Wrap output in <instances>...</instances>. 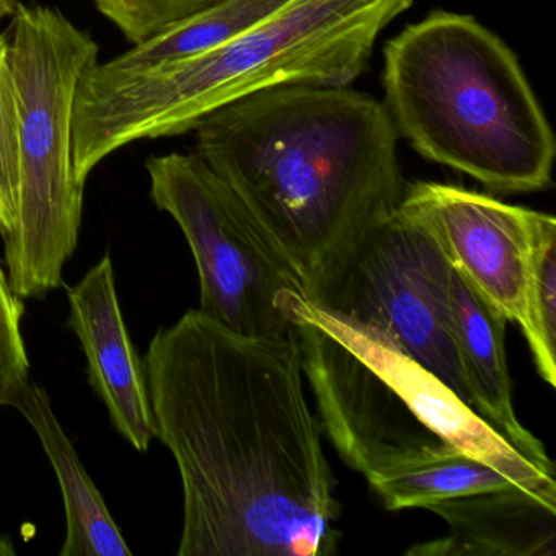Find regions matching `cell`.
<instances>
[{
	"label": "cell",
	"mask_w": 556,
	"mask_h": 556,
	"mask_svg": "<svg viewBox=\"0 0 556 556\" xmlns=\"http://www.w3.org/2000/svg\"><path fill=\"white\" fill-rule=\"evenodd\" d=\"M144 370L184 488L178 556L337 552V481L298 334L243 337L193 308L155 333Z\"/></svg>",
	"instance_id": "cell-1"
},
{
	"label": "cell",
	"mask_w": 556,
	"mask_h": 556,
	"mask_svg": "<svg viewBox=\"0 0 556 556\" xmlns=\"http://www.w3.org/2000/svg\"><path fill=\"white\" fill-rule=\"evenodd\" d=\"M193 131L194 154L245 204L308 298L405 194L389 112L350 87L265 90L210 113Z\"/></svg>",
	"instance_id": "cell-2"
},
{
	"label": "cell",
	"mask_w": 556,
	"mask_h": 556,
	"mask_svg": "<svg viewBox=\"0 0 556 556\" xmlns=\"http://www.w3.org/2000/svg\"><path fill=\"white\" fill-rule=\"evenodd\" d=\"M415 0H288L220 47L135 76L92 67L73 116V172L86 187L97 165L141 139L193 131L210 113L265 90L350 87L374 47Z\"/></svg>",
	"instance_id": "cell-3"
},
{
	"label": "cell",
	"mask_w": 556,
	"mask_h": 556,
	"mask_svg": "<svg viewBox=\"0 0 556 556\" xmlns=\"http://www.w3.org/2000/svg\"><path fill=\"white\" fill-rule=\"evenodd\" d=\"M383 106L421 157L497 193L553 185L556 141L519 58L471 15L434 11L383 48Z\"/></svg>",
	"instance_id": "cell-4"
},
{
	"label": "cell",
	"mask_w": 556,
	"mask_h": 556,
	"mask_svg": "<svg viewBox=\"0 0 556 556\" xmlns=\"http://www.w3.org/2000/svg\"><path fill=\"white\" fill-rule=\"evenodd\" d=\"M295 330L321 429L341 460L367 481L431 455L462 451L556 501L555 468L517 451L376 328L308 299L299 308Z\"/></svg>",
	"instance_id": "cell-5"
},
{
	"label": "cell",
	"mask_w": 556,
	"mask_h": 556,
	"mask_svg": "<svg viewBox=\"0 0 556 556\" xmlns=\"http://www.w3.org/2000/svg\"><path fill=\"white\" fill-rule=\"evenodd\" d=\"M5 40L21 105V203L5 268L18 298L43 299L63 286L79 242L84 187L73 172V116L99 45L58 9L24 4Z\"/></svg>",
	"instance_id": "cell-6"
},
{
	"label": "cell",
	"mask_w": 556,
	"mask_h": 556,
	"mask_svg": "<svg viewBox=\"0 0 556 556\" xmlns=\"http://www.w3.org/2000/svg\"><path fill=\"white\" fill-rule=\"evenodd\" d=\"M146 168L152 201L193 253L198 311L243 337H295L307 288L232 188L194 152L151 157Z\"/></svg>",
	"instance_id": "cell-7"
},
{
	"label": "cell",
	"mask_w": 556,
	"mask_h": 556,
	"mask_svg": "<svg viewBox=\"0 0 556 556\" xmlns=\"http://www.w3.org/2000/svg\"><path fill=\"white\" fill-rule=\"evenodd\" d=\"M451 289L452 266L438 242L399 210L311 301L376 328L471 406L455 346Z\"/></svg>",
	"instance_id": "cell-8"
},
{
	"label": "cell",
	"mask_w": 556,
	"mask_h": 556,
	"mask_svg": "<svg viewBox=\"0 0 556 556\" xmlns=\"http://www.w3.org/2000/svg\"><path fill=\"white\" fill-rule=\"evenodd\" d=\"M400 211L421 224L452 268L510 324H522L539 211L438 181L406 185Z\"/></svg>",
	"instance_id": "cell-9"
},
{
	"label": "cell",
	"mask_w": 556,
	"mask_h": 556,
	"mask_svg": "<svg viewBox=\"0 0 556 556\" xmlns=\"http://www.w3.org/2000/svg\"><path fill=\"white\" fill-rule=\"evenodd\" d=\"M70 327L83 344L90 386L105 403L116 431L138 452L155 439L144 363L129 337L116 291L115 269L103 256L67 291Z\"/></svg>",
	"instance_id": "cell-10"
},
{
	"label": "cell",
	"mask_w": 556,
	"mask_h": 556,
	"mask_svg": "<svg viewBox=\"0 0 556 556\" xmlns=\"http://www.w3.org/2000/svg\"><path fill=\"white\" fill-rule=\"evenodd\" d=\"M426 509L445 520L447 535L412 546L406 555H556V501L519 484L439 501Z\"/></svg>",
	"instance_id": "cell-11"
},
{
	"label": "cell",
	"mask_w": 556,
	"mask_h": 556,
	"mask_svg": "<svg viewBox=\"0 0 556 556\" xmlns=\"http://www.w3.org/2000/svg\"><path fill=\"white\" fill-rule=\"evenodd\" d=\"M451 294L455 346L471 406L517 451L553 468L545 445L520 425L514 409L504 348L506 318L490 307L454 268Z\"/></svg>",
	"instance_id": "cell-12"
},
{
	"label": "cell",
	"mask_w": 556,
	"mask_h": 556,
	"mask_svg": "<svg viewBox=\"0 0 556 556\" xmlns=\"http://www.w3.org/2000/svg\"><path fill=\"white\" fill-rule=\"evenodd\" d=\"M37 432L60 481L66 510V540L61 556H132L99 488L87 473L43 387L35 382L12 403Z\"/></svg>",
	"instance_id": "cell-13"
},
{
	"label": "cell",
	"mask_w": 556,
	"mask_h": 556,
	"mask_svg": "<svg viewBox=\"0 0 556 556\" xmlns=\"http://www.w3.org/2000/svg\"><path fill=\"white\" fill-rule=\"evenodd\" d=\"M286 2L288 0H219L99 67L115 76H135L178 63L220 47Z\"/></svg>",
	"instance_id": "cell-14"
},
{
	"label": "cell",
	"mask_w": 556,
	"mask_h": 556,
	"mask_svg": "<svg viewBox=\"0 0 556 556\" xmlns=\"http://www.w3.org/2000/svg\"><path fill=\"white\" fill-rule=\"evenodd\" d=\"M370 488L389 510L426 507L452 497L517 484L509 475L462 451H448L370 478Z\"/></svg>",
	"instance_id": "cell-15"
},
{
	"label": "cell",
	"mask_w": 556,
	"mask_h": 556,
	"mask_svg": "<svg viewBox=\"0 0 556 556\" xmlns=\"http://www.w3.org/2000/svg\"><path fill=\"white\" fill-rule=\"evenodd\" d=\"M532 351L536 370L556 386V219L536 214L529 250L523 317L519 325Z\"/></svg>",
	"instance_id": "cell-16"
},
{
	"label": "cell",
	"mask_w": 556,
	"mask_h": 556,
	"mask_svg": "<svg viewBox=\"0 0 556 556\" xmlns=\"http://www.w3.org/2000/svg\"><path fill=\"white\" fill-rule=\"evenodd\" d=\"M21 203V105L9 63L5 37H0V237L11 239Z\"/></svg>",
	"instance_id": "cell-17"
},
{
	"label": "cell",
	"mask_w": 556,
	"mask_h": 556,
	"mask_svg": "<svg viewBox=\"0 0 556 556\" xmlns=\"http://www.w3.org/2000/svg\"><path fill=\"white\" fill-rule=\"evenodd\" d=\"M132 45L144 43L219 0H92Z\"/></svg>",
	"instance_id": "cell-18"
},
{
	"label": "cell",
	"mask_w": 556,
	"mask_h": 556,
	"mask_svg": "<svg viewBox=\"0 0 556 556\" xmlns=\"http://www.w3.org/2000/svg\"><path fill=\"white\" fill-rule=\"evenodd\" d=\"M25 305L0 263V406H12L30 382V361L22 337Z\"/></svg>",
	"instance_id": "cell-19"
},
{
	"label": "cell",
	"mask_w": 556,
	"mask_h": 556,
	"mask_svg": "<svg viewBox=\"0 0 556 556\" xmlns=\"http://www.w3.org/2000/svg\"><path fill=\"white\" fill-rule=\"evenodd\" d=\"M21 0H0V21L12 17Z\"/></svg>",
	"instance_id": "cell-20"
}]
</instances>
